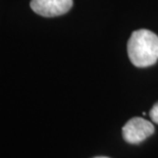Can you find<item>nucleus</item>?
Listing matches in <instances>:
<instances>
[{"mask_svg":"<svg viewBox=\"0 0 158 158\" xmlns=\"http://www.w3.org/2000/svg\"><path fill=\"white\" fill-rule=\"evenodd\" d=\"M127 54L137 68H148L158 60V36L149 30L134 31L127 42Z\"/></svg>","mask_w":158,"mask_h":158,"instance_id":"nucleus-1","label":"nucleus"},{"mask_svg":"<svg viewBox=\"0 0 158 158\" xmlns=\"http://www.w3.org/2000/svg\"><path fill=\"white\" fill-rule=\"evenodd\" d=\"M154 126L142 117H134L123 127V137L130 144H139L152 136Z\"/></svg>","mask_w":158,"mask_h":158,"instance_id":"nucleus-2","label":"nucleus"},{"mask_svg":"<svg viewBox=\"0 0 158 158\" xmlns=\"http://www.w3.org/2000/svg\"><path fill=\"white\" fill-rule=\"evenodd\" d=\"M31 8L45 18L62 15L73 6V0H32Z\"/></svg>","mask_w":158,"mask_h":158,"instance_id":"nucleus-3","label":"nucleus"},{"mask_svg":"<svg viewBox=\"0 0 158 158\" xmlns=\"http://www.w3.org/2000/svg\"><path fill=\"white\" fill-rule=\"evenodd\" d=\"M150 118L152 119V122L158 124V102L155 103L152 107V109L150 110Z\"/></svg>","mask_w":158,"mask_h":158,"instance_id":"nucleus-4","label":"nucleus"},{"mask_svg":"<svg viewBox=\"0 0 158 158\" xmlns=\"http://www.w3.org/2000/svg\"><path fill=\"white\" fill-rule=\"evenodd\" d=\"M95 158H108V157H104V156H99V157H95Z\"/></svg>","mask_w":158,"mask_h":158,"instance_id":"nucleus-5","label":"nucleus"}]
</instances>
